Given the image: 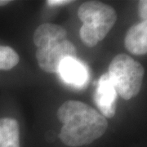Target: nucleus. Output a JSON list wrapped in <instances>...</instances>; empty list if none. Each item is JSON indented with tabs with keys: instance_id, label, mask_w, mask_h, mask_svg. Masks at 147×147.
<instances>
[{
	"instance_id": "9b49d317",
	"label": "nucleus",
	"mask_w": 147,
	"mask_h": 147,
	"mask_svg": "<svg viewBox=\"0 0 147 147\" xmlns=\"http://www.w3.org/2000/svg\"><path fill=\"white\" fill-rule=\"evenodd\" d=\"M138 11L142 21H146L147 19V1L141 0L138 3Z\"/></svg>"
},
{
	"instance_id": "6e6552de",
	"label": "nucleus",
	"mask_w": 147,
	"mask_h": 147,
	"mask_svg": "<svg viewBox=\"0 0 147 147\" xmlns=\"http://www.w3.org/2000/svg\"><path fill=\"white\" fill-rule=\"evenodd\" d=\"M67 32L61 26L51 23H45L38 27L34 33V42L37 47H40L47 43L66 39Z\"/></svg>"
},
{
	"instance_id": "ddd939ff",
	"label": "nucleus",
	"mask_w": 147,
	"mask_h": 147,
	"mask_svg": "<svg viewBox=\"0 0 147 147\" xmlns=\"http://www.w3.org/2000/svg\"><path fill=\"white\" fill-rule=\"evenodd\" d=\"M9 3H11V1L9 0H0V6H5Z\"/></svg>"
},
{
	"instance_id": "f8f14e48",
	"label": "nucleus",
	"mask_w": 147,
	"mask_h": 147,
	"mask_svg": "<svg viewBox=\"0 0 147 147\" xmlns=\"http://www.w3.org/2000/svg\"><path fill=\"white\" fill-rule=\"evenodd\" d=\"M73 3L71 0H47V3L50 6H63Z\"/></svg>"
},
{
	"instance_id": "0eeeda50",
	"label": "nucleus",
	"mask_w": 147,
	"mask_h": 147,
	"mask_svg": "<svg viewBox=\"0 0 147 147\" xmlns=\"http://www.w3.org/2000/svg\"><path fill=\"white\" fill-rule=\"evenodd\" d=\"M127 50L133 55L142 56L147 53V22L134 24L127 32L124 38Z\"/></svg>"
},
{
	"instance_id": "f03ea898",
	"label": "nucleus",
	"mask_w": 147,
	"mask_h": 147,
	"mask_svg": "<svg viewBox=\"0 0 147 147\" xmlns=\"http://www.w3.org/2000/svg\"><path fill=\"white\" fill-rule=\"evenodd\" d=\"M78 16L83 26L79 30L80 38L87 47H95L103 40L115 26L117 13L111 6L97 1L82 3Z\"/></svg>"
},
{
	"instance_id": "20e7f679",
	"label": "nucleus",
	"mask_w": 147,
	"mask_h": 147,
	"mask_svg": "<svg viewBox=\"0 0 147 147\" xmlns=\"http://www.w3.org/2000/svg\"><path fill=\"white\" fill-rule=\"evenodd\" d=\"M77 51L67 39L59 40L38 47L36 58L39 67L47 73H57L61 63L65 58H76Z\"/></svg>"
},
{
	"instance_id": "1a4fd4ad",
	"label": "nucleus",
	"mask_w": 147,
	"mask_h": 147,
	"mask_svg": "<svg viewBox=\"0 0 147 147\" xmlns=\"http://www.w3.org/2000/svg\"><path fill=\"white\" fill-rule=\"evenodd\" d=\"M0 147H20V129L16 119H0Z\"/></svg>"
},
{
	"instance_id": "39448f33",
	"label": "nucleus",
	"mask_w": 147,
	"mask_h": 147,
	"mask_svg": "<svg viewBox=\"0 0 147 147\" xmlns=\"http://www.w3.org/2000/svg\"><path fill=\"white\" fill-rule=\"evenodd\" d=\"M117 92L111 84L108 73L102 74L94 95L95 103L105 118H113L116 112Z\"/></svg>"
},
{
	"instance_id": "423d86ee",
	"label": "nucleus",
	"mask_w": 147,
	"mask_h": 147,
	"mask_svg": "<svg viewBox=\"0 0 147 147\" xmlns=\"http://www.w3.org/2000/svg\"><path fill=\"white\" fill-rule=\"evenodd\" d=\"M57 72L66 84L76 88L84 87L88 79L85 65L77 58H65L59 65Z\"/></svg>"
},
{
	"instance_id": "7ed1b4c3",
	"label": "nucleus",
	"mask_w": 147,
	"mask_h": 147,
	"mask_svg": "<svg viewBox=\"0 0 147 147\" xmlns=\"http://www.w3.org/2000/svg\"><path fill=\"white\" fill-rule=\"evenodd\" d=\"M145 70L142 64L127 54H119L109 66V79L117 95L130 100L140 92Z\"/></svg>"
},
{
	"instance_id": "9d476101",
	"label": "nucleus",
	"mask_w": 147,
	"mask_h": 147,
	"mask_svg": "<svg viewBox=\"0 0 147 147\" xmlns=\"http://www.w3.org/2000/svg\"><path fill=\"white\" fill-rule=\"evenodd\" d=\"M20 61L16 51L7 46H0V70H9Z\"/></svg>"
},
{
	"instance_id": "f257e3e1",
	"label": "nucleus",
	"mask_w": 147,
	"mask_h": 147,
	"mask_svg": "<svg viewBox=\"0 0 147 147\" xmlns=\"http://www.w3.org/2000/svg\"><path fill=\"white\" fill-rule=\"evenodd\" d=\"M57 117L63 123L59 137L70 147L88 145L100 138L108 127V122L100 112L79 100L64 102L58 109Z\"/></svg>"
}]
</instances>
